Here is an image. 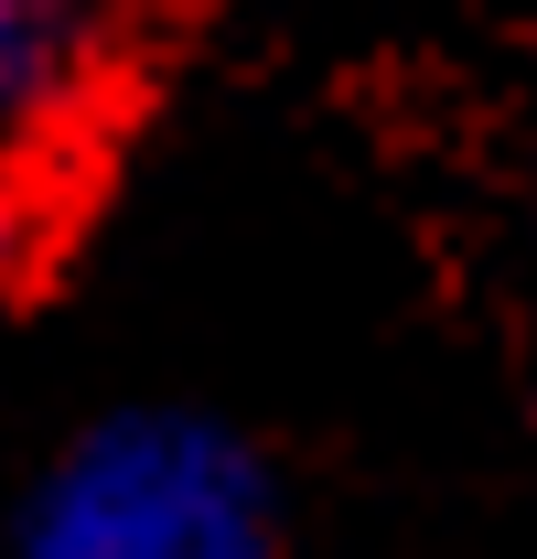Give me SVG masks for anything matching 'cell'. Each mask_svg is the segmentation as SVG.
<instances>
[{"label": "cell", "instance_id": "obj_2", "mask_svg": "<svg viewBox=\"0 0 537 559\" xmlns=\"http://www.w3.org/2000/svg\"><path fill=\"white\" fill-rule=\"evenodd\" d=\"M108 22L97 0H0V162L33 173V151H55L97 86Z\"/></svg>", "mask_w": 537, "mask_h": 559}, {"label": "cell", "instance_id": "obj_3", "mask_svg": "<svg viewBox=\"0 0 537 559\" xmlns=\"http://www.w3.org/2000/svg\"><path fill=\"white\" fill-rule=\"evenodd\" d=\"M22 215H33V194H22V173L0 162V270H11V248H22Z\"/></svg>", "mask_w": 537, "mask_h": 559}, {"label": "cell", "instance_id": "obj_1", "mask_svg": "<svg viewBox=\"0 0 537 559\" xmlns=\"http://www.w3.org/2000/svg\"><path fill=\"white\" fill-rule=\"evenodd\" d=\"M0 559H279V474L215 409H97L33 463Z\"/></svg>", "mask_w": 537, "mask_h": 559}]
</instances>
